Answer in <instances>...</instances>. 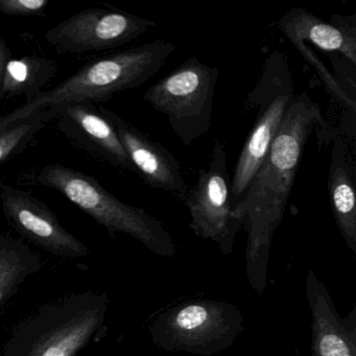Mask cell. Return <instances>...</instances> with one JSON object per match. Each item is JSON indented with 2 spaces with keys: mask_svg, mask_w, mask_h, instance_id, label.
<instances>
[{
  "mask_svg": "<svg viewBox=\"0 0 356 356\" xmlns=\"http://www.w3.org/2000/svg\"><path fill=\"white\" fill-rule=\"evenodd\" d=\"M323 124L320 106L306 91L293 97L266 160L248 188L243 208L247 232L245 274L259 297L268 287L273 237L282 222L302 155L312 131Z\"/></svg>",
  "mask_w": 356,
  "mask_h": 356,
  "instance_id": "obj_1",
  "label": "cell"
},
{
  "mask_svg": "<svg viewBox=\"0 0 356 356\" xmlns=\"http://www.w3.org/2000/svg\"><path fill=\"white\" fill-rule=\"evenodd\" d=\"M107 293H74L44 304L20 323L0 356H76L106 337Z\"/></svg>",
  "mask_w": 356,
  "mask_h": 356,
  "instance_id": "obj_2",
  "label": "cell"
},
{
  "mask_svg": "<svg viewBox=\"0 0 356 356\" xmlns=\"http://www.w3.org/2000/svg\"><path fill=\"white\" fill-rule=\"evenodd\" d=\"M175 51L176 45L170 41L156 40L99 58L9 115L24 118L36 110L70 102H108L113 95L140 87L153 78Z\"/></svg>",
  "mask_w": 356,
  "mask_h": 356,
  "instance_id": "obj_3",
  "label": "cell"
},
{
  "mask_svg": "<svg viewBox=\"0 0 356 356\" xmlns=\"http://www.w3.org/2000/svg\"><path fill=\"white\" fill-rule=\"evenodd\" d=\"M37 183L59 191L97 224L112 238L118 233L130 235L149 251L172 258L176 243L163 224L141 208L122 203L97 179L63 164H49L36 176Z\"/></svg>",
  "mask_w": 356,
  "mask_h": 356,
  "instance_id": "obj_4",
  "label": "cell"
},
{
  "mask_svg": "<svg viewBox=\"0 0 356 356\" xmlns=\"http://www.w3.org/2000/svg\"><path fill=\"white\" fill-rule=\"evenodd\" d=\"M293 97V74L286 55L280 51H272L264 62L255 87L245 99V109H257L256 122L231 178L233 205L243 220V208L248 188L266 160Z\"/></svg>",
  "mask_w": 356,
  "mask_h": 356,
  "instance_id": "obj_5",
  "label": "cell"
},
{
  "mask_svg": "<svg viewBox=\"0 0 356 356\" xmlns=\"http://www.w3.org/2000/svg\"><path fill=\"white\" fill-rule=\"evenodd\" d=\"M245 329L236 305L216 300H188L168 308L152 321L154 345L168 352L211 356L229 349Z\"/></svg>",
  "mask_w": 356,
  "mask_h": 356,
  "instance_id": "obj_6",
  "label": "cell"
},
{
  "mask_svg": "<svg viewBox=\"0 0 356 356\" xmlns=\"http://www.w3.org/2000/svg\"><path fill=\"white\" fill-rule=\"evenodd\" d=\"M218 74V67L191 58L149 87L143 99L168 116L183 145H191L209 132Z\"/></svg>",
  "mask_w": 356,
  "mask_h": 356,
  "instance_id": "obj_7",
  "label": "cell"
},
{
  "mask_svg": "<svg viewBox=\"0 0 356 356\" xmlns=\"http://www.w3.org/2000/svg\"><path fill=\"white\" fill-rule=\"evenodd\" d=\"M184 202L193 233L218 243L224 255H231L235 237L243 227V218L233 205L226 151L220 141L214 145L207 170L200 172Z\"/></svg>",
  "mask_w": 356,
  "mask_h": 356,
  "instance_id": "obj_8",
  "label": "cell"
},
{
  "mask_svg": "<svg viewBox=\"0 0 356 356\" xmlns=\"http://www.w3.org/2000/svg\"><path fill=\"white\" fill-rule=\"evenodd\" d=\"M157 24L120 10L87 9L47 31L45 40L60 53L108 51L128 44Z\"/></svg>",
  "mask_w": 356,
  "mask_h": 356,
  "instance_id": "obj_9",
  "label": "cell"
},
{
  "mask_svg": "<svg viewBox=\"0 0 356 356\" xmlns=\"http://www.w3.org/2000/svg\"><path fill=\"white\" fill-rule=\"evenodd\" d=\"M0 203L10 226L51 255L65 259L90 255L89 248L64 228L47 204L32 193L0 183Z\"/></svg>",
  "mask_w": 356,
  "mask_h": 356,
  "instance_id": "obj_10",
  "label": "cell"
},
{
  "mask_svg": "<svg viewBox=\"0 0 356 356\" xmlns=\"http://www.w3.org/2000/svg\"><path fill=\"white\" fill-rule=\"evenodd\" d=\"M60 131L72 143L116 168L137 174L112 124L89 101L70 102L49 107Z\"/></svg>",
  "mask_w": 356,
  "mask_h": 356,
  "instance_id": "obj_11",
  "label": "cell"
},
{
  "mask_svg": "<svg viewBox=\"0 0 356 356\" xmlns=\"http://www.w3.org/2000/svg\"><path fill=\"white\" fill-rule=\"evenodd\" d=\"M112 124L137 175L149 186L176 193L184 201L188 189L180 164L172 153L161 143L152 140L132 124L107 108L99 107Z\"/></svg>",
  "mask_w": 356,
  "mask_h": 356,
  "instance_id": "obj_12",
  "label": "cell"
},
{
  "mask_svg": "<svg viewBox=\"0 0 356 356\" xmlns=\"http://www.w3.org/2000/svg\"><path fill=\"white\" fill-rule=\"evenodd\" d=\"M305 287L312 312V356H356V306L341 316L314 270H308Z\"/></svg>",
  "mask_w": 356,
  "mask_h": 356,
  "instance_id": "obj_13",
  "label": "cell"
},
{
  "mask_svg": "<svg viewBox=\"0 0 356 356\" xmlns=\"http://www.w3.org/2000/svg\"><path fill=\"white\" fill-rule=\"evenodd\" d=\"M277 26L293 44L312 42L322 51L343 54L356 65L355 15L333 16L328 24L303 8L295 7L279 19Z\"/></svg>",
  "mask_w": 356,
  "mask_h": 356,
  "instance_id": "obj_14",
  "label": "cell"
},
{
  "mask_svg": "<svg viewBox=\"0 0 356 356\" xmlns=\"http://www.w3.org/2000/svg\"><path fill=\"white\" fill-rule=\"evenodd\" d=\"M331 210L347 247L356 253V200L347 147L341 135L333 138L328 174Z\"/></svg>",
  "mask_w": 356,
  "mask_h": 356,
  "instance_id": "obj_15",
  "label": "cell"
},
{
  "mask_svg": "<svg viewBox=\"0 0 356 356\" xmlns=\"http://www.w3.org/2000/svg\"><path fill=\"white\" fill-rule=\"evenodd\" d=\"M57 72V63L49 58L32 55L11 59L6 66L0 97L9 99L26 97L28 102L33 101L42 93V89Z\"/></svg>",
  "mask_w": 356,
  "mask_h": 356,
  "instance_id": "obj_16",
  "label": "cell"
},
{
  "mask_svg": "<svg viewBox=\"0 0 356 356\" xmlns=\"http://www.w3.org/2000/svg\"><path fill=\"white\" fill-rule=\"evenodd\" d=\"M42 268V260L24 239L0 235V307L19 291L22 283Z\"/></svg>",
  "mask_w": 356,
  "mask_h": 356,
  "instance_id": "obj_17",
  "label": "cell"
},
{
  "mask_svg": "<svg viewBox=\"0 0 356 356\" xmlns=\"http://www.w3.org/2000/svg\"><path fill=\"white\" fill-rule=\"evenodd\" d=\"M53 120L55 116L49 108L36 110L24 118L0 116V165L22 153Z\"/></svg>",
  "mask_w": 356,
  "mask_h": 356,
  "instance_id": "obj_18",
  "label": "cell"
},
{
  "mask_svg": "<svg viewBox=\"0 0 356 356\" xmlns=\"http://www.w3.org/2000/svg\"><path fill=\"white\" fill-rule=\"evenodd\" d=\"M49 5V0H0V12L18 17H44Z\"/></svg>",
  "mask_w": 356,
  "mask_h": 356,
  "instance_id": "obj_19",
  "label": "cell"
},
{
  "mask_svg": "<svg viewBox=\"0 0 356 356\" xmlns=\"http://www.w3.org/2000/svg\"><path fill=\"white\" fill-rule=\"evenodd\" d=\"M10 57H11L10 49H8L5 41L3 39H0V87H1V83H3L6 66H7L8 62L11 60Z\"/></svg>",
  "mask_w": 356,
  "mask_h": 356,
  "instance_id": "obj_20",
  "label": "cell"
}]
</instances>
